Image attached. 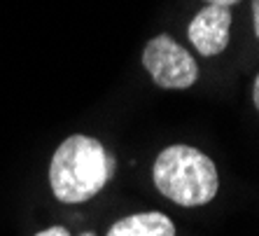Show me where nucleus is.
Wrapping results in <instances>:
<instances>
[{"mask_svg":"<svg viewBox=\"0 0 259 236\" xmlns=\"http://www.w3.org/2000/svg\"><path fill=\"white\" fill-rule=\"evenodd\" d=\"M115 173V159L96 138L75 133L56 147L49 164V185L63 204H82L96 196Z\"/></svg>","mask_w":259,"mask_h":236,"instance_id":"1","label":"nucleus"},{"mask_svg":"<svg viewBox=\"0 0 259 236\" xmlns=\"http://www.w3.org/2000/svg\"><path fill=\"white\" fill-rule=\"evenodd\" d=\"M152 178L163 196L185 208L203 206L215 199L220 189L212 159L189 145H170L159 152Z\"/></svg>","mask_w":259,"mask_h":236,"instance_id":"2","label":"nucleus"},{"mask_svg":"<svg viewBox=\"0 0 259 236\" xmlns=\"http://www.w3.org/2000/svg\"><path fill=\"white\" fill-rule=\"evenodd\" d=\"M143 66L161 89H189L199 80V66L170 35H157L143 49Z\"/></svg>","mask_w":259,"mask_h":236,"instance_id":"3","label":"nucleus"},{"mask_svg":"<svg viewBox=\"0 0 259 236\" xmlns=\"http://www.w3.org/2000/svg\"><path fill=\"white\" fill-rule=\"evenodd\" d=\"M231 12L229 7L208 5L189 21L187 37L203 56H217L229 45Z\"/></svg>","mask_w":259,"mask_h":236,"instance_id":"4","label":"nucleus"},{"mask_svg":"<svg viewBox=\"0 0 259 236\" xmlns=\"http://www.w3.org/2000/svg\"><path fill=\"white\" fill-rule=\"evenodd\" d=\"M108 236H175V227L163 213H136L112 224Z\"/></svg>","mask_w":259,"mask_h":236,"instance_id":"5","label":"nucleus"},{"mask_svg":"<svg viewBox=\"0 0 259 236\" xmlns=\"http://www.w3.org/2000/svg\"><path fill=\"white\" fill-rule=\"evenodd\" d=\"M35 236H70V234H68L66 227H49L45 231H37Z\"/></svg>","mask_w":259,"mask_h":236,"instance_id":"6","label":"nucleus"},{"mask_svg":"<svg viewBox=\"0 0 259 236\" xmlns=\"http://www.w3.org/2000/svg\"><path fill=\"white\" fill-rule=\"evenodd\" d=\"M252 21H254V33L259 30V0H252Z\"/></svg>","mask_w":259,"mask_h":236,"instance_id":"7","label":"nucleus"},{"mask_svg":"<svg viewBox=\"0 0 259 236\" xmlns=\"http://www.w3.org/2000/svg\"><path fill=\"white\" fill-rule=\"evenodd\" d=\"M208 5H220V7H231L234 3H238V0H205Z\"/></svg>","mask_w":259,"mask_h":236,"instance_id":"8","label":"nucleus"},{"mask_svg":"<svg viewBox=\"0 0 259 236\" xmlns=\"http://www.w3.org/2000/svg\"><path fill=\"white\" fill-rule=\"evenodd\" d=\"M252 101H254V105H259V77H254V82H252Z\"/></svg>","mask_w":259,"mask_h":236,"instance_id":"9","label":"nucleus"},{"mask_svg":"<svg viewBox=\"0 0 259 236\" xmlns=\"http://www.w3.org/2000/svg\"><path fill=\"white\" fill-rule=\"evenodd\" d=\"M82 236H94V234H82Z\"/></svg>","mask_w":259,"mask_h":236,"instance_id":"10","label":"nucleus"}]
</instances>
